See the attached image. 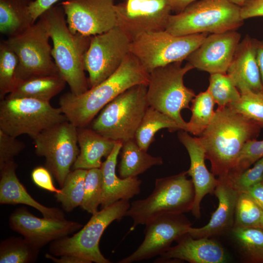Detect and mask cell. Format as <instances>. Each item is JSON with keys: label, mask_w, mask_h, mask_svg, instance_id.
Here are the masks:
<instances>
[{"label": "cell", "mask_w": 263, "mask_h": 263, "mask_svg": "<svg viewBox=\"0 0 263 263\" xmlns=\"http://www.w3.org/2000/svg\"><path fill=\"white\" fill-rule=\"evenodd\" d=\"M261 128L252 120L228 106L219 108L205 131L199 137L211 172L219 180L232 175L244 144L255 139Z\"/></svg>", "instance_id": "1"}, {"label": "cell", "mask_w": 263, "mask_h": 263, "mask_svg": "<svg viewBox=\"0 0 263 263\" xmlns=\"http://www.w3.org/2000/svg\"><path fill=\"white\" fill-rule=\"evenodd\" d=\"M150 74L137 58L129 53L119 68L110 76L85 93L63 94L59 104L67 120L77 128L87 127L109 102L129 88L148 86Z\"/></svg>", "instance_id": "2"}, {"label": "cell", "mask_w": 263, "mask_h": 263, "mask_svg": "<svg viewBox=\"0 0 263 263\" xmlns=\"http://www.w3.org/2000/svg\"><path fill=\"white\" fill-rule=\"evenodd\" d=\"M42 14L47 21L53 41L52 55L60 74L69 85L71 92L79 95L88 89L84 60L91 36L73 34L60 4L53 6Z\"/></svg>", "instance_id": "3"}, {"label": "cell", "mask_w": 263, "mask_h": 263, "mask_svg": "<svg viewBox=\"0 0 263 263\" xmlns=\"http://www.w3.org/2000/svg\"><path fill=\"white\" fill-rule=\"evenodd\" d=\"M240 10L229 0H197L170 14L165 30L177 36L236 30L244 23Z\"/></svg>", "instance_id": "4"}, {"label": "cell", "mask_w": 263, "mask_h": 263, "mask_svg": "<svg viewBox=\"0 0 263 263\" xmlns=\"http://www.w3.org/2000/svg\"><path fill=\"white\" fill-rule=\"evenodd\" d=\"M187 175L186 171L156 179L154 189L149 196L130 204L125 214L133 221L130 230L163 214L191 211L195 191L192 181L187 178Z\"/></svg>", "instance_id": "5"}, {"label": "cell", "mask_w": 263, "mask_h": 263, "mask_svg": "<svg viewBox=\"0 0 263 263\" xmlns=\"http://www.w3.org/2000/svg\"><path fill=\"white\" fill-rule=\"evenodd\" d=\"M147 85L139 84L127 90L100 111L91 128L116 141L134 139L136 131L149 107Z\"/></svg>", "instance_id": "6"}, {"label": "cell", "mask_w": 263, "mask_h": 263, "mask_svg": "<svg viewBox=\"0 0 263 263\" xmlns=\"http://www.w3.org/2000/svg\"><path fill=\"white\" fill-rule=\"evenodd\" d=\"M172 63L157 67L150 73L147 99L149 106L172 118L186 131L187 122L182 118L183 109H190L189 104L196 95L194 91L185 86L184 76L194 69L189 63Z\"/></svg>", "instance_id": "7"}, {"label": "cell", "mask_w": 263, "mask_h": 263, "mask_svg": "<svg viewBox=\"0 0 263 263\" xmlns=\"http://www.w3.org/2000/svg\"><path fill=\"white\" fill-rule=\"evenodd\" d=\"M130 206L129 201L120 200L92 214L90 220L71 237H65L50 243V252L55 256L75 255L88 263H110L102 254L99 242L106 228L115 220L124 216Z\"/></svg>", "instance_id": "8"}, {"label": "cell", "mask_w": 263, "mask_h": 263, "mask_svg": "<svg viewBox=\"0 0 263 263\" xmlns=\"http://www.w3.org/2000/svg\"><path fill=\"white\" fill-rule=\"evenodd\" d=\"M67 120L61 109L53 107L50 102L6 97L0 100V130L16 137L26 134L33 139Z\"/></svg>", "instance_id": "9"}, {"label": "cell", "mask_w": 263, "mask_h": 263, "mask_svg": "<svg viewBox=\"0 0 263 263\" xmlns=\"http://www.w3.org/2000/svg\"><path fill=\"white\" fill-rule=\"evenodd\" d=\"M207 35L177 36L165 30L147 32L132 42L130 52L150 74L157 67L186 60Z\"/></svg>", "instance_id": "10"}, {"label": "cell", "mask_w": 263, "mask_h": 263, "mask_svg": "<svg viewBox=\"0 0 263 263\" xmlns=\"http://www.w3.org/2000/svg\"><path fill=\"white\" fill-rule=\"evenodd\" d=\"M50 38L48 23L42 14L25 31L5 40L18 57V82L35 76L60 74L52 59Z\"/></svg>", "instance_id": "11"}, {"label": "cell", "mask_w": 263, "mask_h": 263, "mask_svg": "<svg viewBox=\"0 0 263 263\" xmlns=\"http://www.w3.org/2000/svg\"><path fill=\"white\" fill-rule=\"evenodd\" d=\"M37 155L61 188L79 153L77 127L68 120L46 129L33 139Z\"/></svg>", "instance_id": "12"}, {"label": "cell", "mask_w": 263, "mask_h": 263, "mask_svg": "<svg viewBox=\"0 0 263 263\" xmlns=\"http://www.w3.org/2000/svg\"><path fill=\"white\" fill-rule=\"evenodd\" d=\"M131 40L118 27L91 36L84 60L93 88L113 74L130 53Z\"/></svg>", "instance_id": "13"}, {"label": "cell", "mask_w": 263, "mask_h": 263, "mask_svg": "<svg viewBox=\"0 0 263 263\" xmlns=\"http://www.w3.org/2000/svg\"><path fill=\"white\" fill-rule=\"evenodd\" d=\"M115 10L116 26L132 41L143 34L165 30L172 11L168 0H126Z\"/></svg>", "instance_id": "14"}, {"label": "cell", "mask_w": 263, "mask_h": 263, "mask_svg": "<svg viewBox=\"0 0 263 263\" xmlns=\"http://www.w3.org/2000/svg\"><path fill=\"white\" fill-rule=\"evenodd\" d=\"M191 225L184 213L165 214L155 218L145 225V237L141 244L118 263H132L161 255L173 242L187 233Z\"/></svg>", "instance_id": "15"}, {"label": "cell", "mask_w": 263, "mask_h": 263, "mask_svg": "<svg viewBox=\"0 0 263 263\" xmlns=\"http://www.w3.org/2000/svg\"><path fill=\"white\" fill-rule=\"evenodd\" d=\"M60 4L73 34L93 36L116 26L114 0H66Z\"/></svg>", "instance_id": "16"}, {"label": "cell", "mask_w": 263, "mask_h": 263, "mask_svg": "<svg viewBox=\"0 0 263 263\" xmlns=\"http://www.w3.org/2000/svg\"><path fill=\"white\" fill-rule=\"evenodd\" d=\"M10 228L22 235L40 249L49 243L62 239L79 230L82 225L65 219L38 218L25 207L16 209L9 218Z\"/></svg>", "instance_id": "17"}, {"label": "cell", "mask_w": 263, "mask_h": 263, "mask_svg": "<svg viewBox=\"0 0 263 263\" xmlns=\"http://www.w3.org/2000/svg\"><path fill=\"white\" fill-rule=\"evenodd\" d=\"M241 38L236 30L211 34L186 60L194 68L210 74H226Z\"/></svg>", "instance_id": "18"}, {"label": "cell", "mask_w": 263, "mask_h": 263, "mask_svg": "<svg viewBox=\"0 0 263 263\" xmlns=\"http://www.w3.org/2000/svg\"><path fill=\"white\" fill-rule=\"evenodd\" d=\"M179 141L187 149L190 161L188 175L191 177L195 198L191 212L196 218L201 217L200 204L204 196L213 194L219 183V180L209 171L205 162V150L199 137L190 136L188 132L181 130L178 132Z\"/></svg>", "instance_id": "19"}, {"label": "cell", "mask_w": 263, "mask_h": 263, "mask_svg": "<svg viewBox=\"0 0 263 263\" xmlns=\"http://www.w3.org/2000/svg\"><path fill=\"white\" fill-rule=\"evenodd\" d=\"M177 242L175 246H170L155 262L185 261L190 263H224L229 260L222 246L209 238L196 239L187 233Z\"/></svg>", "instance_id": "20"}, {"label": "cell", "mask_w": 263, "mask_h": 263, "mask_svg": "<svg viewBox=\"0 0 263 263\" xmlns=\"http://www.w3.org/2000/svg\"><path fill=\"white\" fill-rule=\"evenodd\" d=\"M218 180L219 183L213 193L218 200V207L206 225L199 228L189 227L188 233L194 238L212 237L233 227L236 205L240 192L230 180Z\"/></svg>", "instance_id": "21"}, {"label": "cell", "mask_w": 263, "mask_h": 263, "mask_svg": "<svg viewBox=\"0 0 263 263\" xmlns=\"http://www.w3.org/2000/svg\"><path fill=\"white\" fill-rule=\"evenodd\" d=\"M226 74L240 93L249 90L263 92V85L256 58V39L245 36L239 42Z\"/></svg>", "instance_id": "22"}, {"label": "cell", "mask_w": 263, "mask_h": 263, "mask_svg": "<svg viewBox=\"0 0 263 263\" xmlns=\"http://www.w3.org/2000/svg\"><path fill=\"white\" fill-rule=\"evenodd\" d=\"M122 144L121 141L116 142L112 152L100 167L103 174L101 209L121 200L129 201L140 192L141 180L137 177L122 178L116 174L117 157Z\"/></svg>", "instance_id": "23"}, {"label": "cell", "mask_w": 263, "mask_h": 263, "mask_svg": "<svg viewBox=\"0 0 263 263\" xmlns=\"http://www.w3.org/2000/svg\"><path fill=\"white\" fill-rule=\"evenodd\" d=\"M17 167L13 161L0 168V204H24L38 210L44 218L65 219L59 208L44 206L31 196L17 176Z\"/></svg>", "instance_id": "24"}, {"label": "cell", "mask_w": 263, "mask_h": 263, "mask_svg": "<svg viewBox=\"0 0 263 263\" xmlns=\"http://www.w3.org/2000/svg\"><path fill=\"white\" fill-rule=\"evenodd\" d=\"M79 153L72 169L100 168L103 157L112 152L117 141L106 137L87 127L77 128Z\"/></svg>", "instance_id": "25"}, {"label": "cell", "mask_w": 263, "mask_h": 263, "mask_svg": "<svg viewBox=\"0 0 263 263\" xmlns=\"http://www.w3.org/2000/svg\"><path fill=\"white\" fill-rule=\"evenodd\" d=\"M66 82L60 74L33 77L18 82L8 98H29L50 102L64 88Z\"/></svg>", "instance_id": "26"}, {"label": "cell", "mask_w": 263, "mask_h": 263, "mask_svg": "<svg viewBox=\"0 0 263 263\" xmlns=\"http://www.w3.org/2000/svg\"><path fill=\"white\" fill-rule=\"evenodd\" d=\"M32 0H0V32L8 38L17 36L35 22L30 11Z\"/></svg>", "instance_id": "27"}, {"label": "cell", "mask_w": 263, "mask_h": 263, "mask_svg": "<svg viewBox=\"0 0 263 263\" xmlns=\"http://www.w3.org/2000/svg\"><path fill=\"white\" fill-rule=\"evenodd\" d=\"M118 172L120 177H135L153 166L161 165V157L153 156L141 149L134 139L123 143Z\"/></svg>", "instance_id": "28"}, {"label": "cell", "mask_w": 263, "mask_h": 263, "mask_svg": "<svg viewBox=\"0 0 263 263\" xmlns=\"http://www.w3.org/2000/svg\"><path fill=\"white\" fill-rule=\"evenodd\" d=\"M165 128L170 132L182 130L172 118L149 106L136 131L134 139L141 149L147 151L154 140L155 133Z\"/></svg>", "instance_id": "29"}, {"label": "cell", "mask_w": 263, "mask_h": 263, "mask_svg": "<svg viewBox=\"0 0 263 263\" xmlns=\"http://www.w3.org/2000/svg\"><path fill=\"white\" fill-rule=\"evenodd\" d=\"M88 169H75L66 176L60 192L55 193L57 202L64 211L71 212L81 206L84 197V185Z\"/></svg>", "instance_id": "30"}, {"label": "cell", "mask_w": 263, "mask_h": 263, "mask_svg": "<svg viewBox=\"0 0 263 263\" xmlns=\"http://www.w3.org/2000/svg\"><path fill=\"white\" fill-rule=\"evenodd\" d=\"M191 103L190 110L192 114L189 121L187 122L186 131L200 136L214 116L215 103L207 90L195 95Z\"/></svg>", "instance_id": "31"}, {"label": "cell", "mask_w": 263, "mask_h": 263, "mask_svg": "<svg viewBox=\"0 0 263 263\" xmlns=\"http://www.w3.org/2000/svg\"><path fill=\"white\" fill-rule=\"evenodd\" d=\"M231 230L242 255L249 262L263 263V229L233 227Z\"/></svg>", "instance_id": "32"}, {"label": "cell", "mask_w": 263, "mask_h": 263, "mask_svg": "<svg viewBox=\"0 0 263 263\" xmlns=\"http://www.w3.org/2000/svg\"><path fill=\"white\" fill-rule=\"evenodd\" d=\"M39 250L24 237H11L0 242V263H34L38 259Z\"/></svg>", "instance_id": "33"}, {"label": "cell", "mask_w": 263, "mask_h": 263, "mask_svg": "<svg viewBox=\"0 0 263 263\" xmlns=\"http://www.w3.org/2000/svg\"><path fill=\"white\" fill-rule=\"evenodd\" d=\"M18 57L6 40L0 43V99L11 93L18 83L16 73Z\"/></svg>", "instance_id": "34"}, {"label": "cell", "mask_w": 263, "mask_h": 263, "mask_svg": "<svg viewBox=\"0 0 263 263\" xmlns=\"http://www.w3.org/2000/svg\"><path fill=\"white\" fill-rule=\"evenodd\" d=\"M263 210L247 193L240 192L235 208L233 227H261Z\"/></svg>", "instance_id": "35"}, {"label": "cell", "mask_w": 263, "mask_h": 263, "mask_svg": "<svg viewBox=\"0 0 263 263\" xmlns=\"http://www.w3.org/2000/svg\"><path fill=\"white\" fill-rule=\"evenodd\" d=\"M207 90L219 108H223L238 101L241 94L226 74H210Z\"/></svg>", "instance_id": "36"}, {"label": "cell", "mask_w": 263, "mask_h": 263, "mask_svg": "<svg viewBox=\"0 0 263 263\" xmlns=\"http://www.w3.org/2000/svg\"><path fill=\"white\" fill-rule=\"evenodd\" d=\"M240 94L238 101L227 106L263 128V92L246 90Z\"/></svg>", "instance_id": "37"}, {"label": "cell", "mask_w": 263, "mask_h": 263, "mask_svg": "<svg viewBox=\"0 0 263 263\" xmlns=\"http://www.w3.org/2000/svg\"><path fill=\"white\" fill-rule=\"evenodd\" d=\"M103 188V174L100 168L88 169L85 180L82 209L94 214L100 205Z\"/></svg>", "instance_id": "38"}, {"label": "cell", "mask_w": 263, "mask_h": 263, "mask_svg": "<svg viewBox=\"0 0 263 263\" xmlns=\"http://www.w3.org/2000/svg\"><path fill=\"white\" fill-rule=\"evenodd\" d=\"M263 157V140L248 141L243 147L237 158L236 167L231 178L247 169Z\"/></svg>", "instance_id": "39"}, {"label": "cell", "mask_w": 263, "mask_h": 263, "mask_svg": "<svg viewBox=\"0 0 263 263\" xmlns=\"http://www.w3.org/2000/svg\"><path fill=\"white\" fill-rule=\"evenodd\" d=\"M263 179V157L248 168L229 180L240 192H244L252 186L262 182Z\"/></svg>", "instance_id": "40"}, {"label": "cell", "mask_w": 263, "mask_h": 263, "mask_svg": "<svg viewBox=\"0 0 263 263\" xmlns=\"http://www.w3.org/2000/svg\"><path fill=\"white\" fill-rule=\"evenodd\" d=\"M25 147L24 143L17 139V137L0 130V168L14 161V157L21 152Z\"/></svg>", "instance_id": "41"}, {"label": "cell", "mask_w": 263, "mask_h": 263, "mask_svg": "<svg viewBox=\"0 0 263 263\" xmlns=\"http://www.w3.org/2000/svg\"><path fill=\"white\" fill-rule=\"evenodd\" d=\"M31 177L38 187L55 193L60 192V189L55 187L51 173L46 167H37L35 168L32 172Z\"/></svg>", "instance_id": "42"}, {"label": "cell", "mask_w": 263, "mask_h": 263, "mask_svg": "<svg viewBox=\"0 0 263 263\" xmlns=\"http://www.w3.org/2000/svg\"><path fill=\"white\" fill-rule=\"evenodd\" d=\"M241 17L243 20L263 16V0H247L241 6Z\"/></svg>", "instance_id": "43"}, {"label": "cell", "mask_w": 263, "mask_h": 263, "mask_svg": "<svg viewBox=\"0 0 263 263\" xmlns=\"http://www.w3.org/2000/svg\"><path fill=\"white\" fill-rule=\"evenodd\" d=\"M59 0H35L30 4V11L34 21H35L46 10L54 6Z\"/></svg>", "instance_id": "44"}, {"label": "cell", "mask_w": 263, "mask_h": 263, "mask_svg": "<svg viewBox=\"0 0 263 263\" xmlns=\"http://www.w3.org/2000/svg\"><path fill=\"white\" fill-rule=\"evenodd\" d=\"M249 194L263 210V184H255L244 191Z\"/></svg>", "instance_id": "45"}, {"label": "cell", "mask_w": 263, "mask_h": 263, "mask_svg": "<svg viewBox=\"0 0 263 263\" xmlns=\"http://www.w3.org/2000/svg\"><path fill=\"white\" fill-rule=\"evenodd\" d=\"M56 258L50 253L45 254V258L56 263H88L85 260L75 255H63Z\"/></svg>", "instance_id": "46"}, {"label": "cell", "mask_w": 263, "mask_h": 263, "mask_svg": "<svg viewBox=\"0 0 263 263\" xmlns=\"http://www.w3.org/2000/svg\"><path fill=\"white\" fill-rule=\"evenodd\" d=\"M256 58L263 85V40L256 39Z\"/></svg>", "instance_id": "47"}, {"label": "cell", "mask_w": 263, "mask_h": 263, "mask_svg": "<svg viewBox=\"0 0 263 263\" xmlns=\"http://www.w3.org/2000/svg\"><path fill=\"white\" fill-rule=\"evenodd\" d=\"M197 0H168L171 11L178 13Z\"/></svg>", "instance_id": "48"}, {"label": "cell", "mask_w": 263, "mask_h": 263, "mask_svg": "<svg viewBox=\"0 0 263 263\" xmlns=\"http://www.w3.org/2000/svg\"><path fill=\"white\" fill-rule=\"evenodd\" d=\"M232 3L241 6L247 0H229Z\"/></svg>", "instance_id": "49"}, {"label": "cell", "mask_w": 263, "mask_h": 263, "mask_svg": "<svg viewBox=\"0 0 263 263\" xmlns=\"http://www.w3.org/2000/svg\"><path fill=\"white\" fill-rule=\"evenodd\" d=\"M261 228H262V229H263V223H262V226H261Z\"/></svg>", "instance_id": "50"}, {"label": "cell", "mask_w": 263, "mask_h": 263, "mask_svg": "<svg viewBox=\"0 0 263 263\" xmlns=\"http://www.w3.org/2000/svg\"><path fill=\"white\" fill-rule=\"evenodd\" d=\"M261 182L263 184V179Z\"/></svg>", "instance_id": "51"}, {"label": "cell", "mask_w": 263, "mask_h": 263, "mask_svg": "<svg viewBox=\"0 0 263 263\" xmlns=\"http://www.w3.org/2000/svg\"><path fill=\"white\" fill-rule=\"evenodd\" d=\"M123 0L125 1V0Z\"/></svg>", "instance_id": "52"}]
</instances>
